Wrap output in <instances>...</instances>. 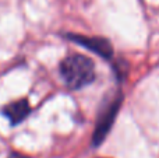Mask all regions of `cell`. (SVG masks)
Wrapping results in <instances>:
<instances>
[{
  "instance_id": "4",
  "label": "cell",
  "mask_w": 159,
  "mask_h": 158,
  "mask_svg": "<svg viewBox=\"0 0 159 158\" xmlns=\"http://www.w3.org/2000/svg\"><path fill=\"white\" fill-rule=\"evenodd\" d=\"M2 112L10 120L11 125H18V123H21L30 115L31 106L27 100H20V101H14V102L6 105Z\"/></svg>"
},
{
  "instance_id": "5",
  "label": "cell",
  "mask_w": 159,
  "mask_h": 158,
  "mask_svg": "<svg viewBox=\"0 0 159 158\" xmlns=\"http://www.w3.org/2000/svg\"><path fill=\"white\" fill-rule=\"evenodd\" d=\"M7 158H28V157L24 156V154H20V153H11Z\"/></svg>"
},
{
  "instance_id": "2",
  "label": "cell",
  "mask_w": 159,
  "mask_h": 158,
  "mask_svg": "<svg viewBox=\"0 0 159 158\" xmlns=\"http://www.w3.org/2000/svg\"><path fill=\"white\" fill-rule=\"evenodd\" d=\"M120 104H121V95H119V97H116L110 104H107V106L102 111L101 116H99V119H98L96 129L93 130L92 143L95 147H98V146L103 142V139L106 137L107 132L110 130L113 122H115V118H116V114H117V111H119Z\"/></svg>"
},
{
  "instance_id": "3",
  "label": "cell",
  "mask_w": 159,
  "mask_h": 158,
  "mask_svg": "<svg viewBox=\"0 0 159 158\" xmlns=\"http://www.w3.org/2000/svg\"><path fill=\"white\" fill-rule=\"evenodd\" d=\"M69 38L71 41H75L78 42L80 45L82 46L88 48L89 50L92 52L98 53L99 56L102 58L107 59L113 55V48L110 45V42L107 39H103V38H88V36H82V35H69Z\"/></svg>"
},
{
  "instance_id": "1",
  "label": "cell",
  "mask_w": 159,
  "mask_h": 158,
  "mask_svg": "<svg viewBox=\"0 0 159 158\" xmlns=\"http://www.w3.org/2000/svg\"><path fill=\"white\" fill-rule=\"evenodd\" d=\"M60 74L73 90H80L95 80V67L89 58L82 55H70L60 63Z\"/></svg>"
}]
</instances>
